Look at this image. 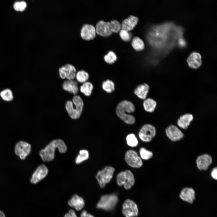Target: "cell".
Segmentation results:
<instances>
[{
    "label": "cell",
    "instance_id": "1",
    "mask_svg": "<svg viewBox=\"0 0 217 217\" xmlns=\"http://www.w3.org/2000/svg\"><path fill=\"white\" fill-rule=\"evenodd\" d=\"M57 148L61 153H65L67 149L66 145L62 140L60 139L53 140L39 151V154L42 160L49 162L53 160Z\"/></svg>",
    "mask_w": 217,
    "mask_h": 217
},
{
    "label": "cell",
    "instance_id": "2",
    "mask_svg": "<svg viewBox=\"0 0 217 217\" xmlns=\"http://www.w3.org/2000/svg\"><path fill=\"white\" fill-rule=\"evenodd\" d=\"M135 106L131 102L126 100L120 102L116 108V113L118 116L125 123L129 124H134L135 121V117L130 114L135 110Z\"/></svg>",
    "mask_w": 217,
    "mask_h": 217
},
{
    "label": "cell",
    "instance_id": "3",
    "mask_svg": "<svg viewBox=\"0 0 217 217\" xmlns=\"http://www.w3.org/2000/svg\"><path fill=\"white\" fill-rule=\"evenodd\" d=\"M72 101L73 102L69 100L66 102L65 108L71 118L76 119L79 118L81 114L84 103L81 98L77 95L73 97Z\"/></svg>",
    "mask_w": 217,
    "mask_h": 217
},
{
    "label": "cell",
    "instance_id": "4",
    "mask_svg": "<svg viewBox=\"0 0 217 217\" xmlns=\"http://www.w3.org/2000/svg\"><path fill=\"white\" fill-rule=\"evenodd\" d=\"M117 181L119 186H123L125 189L128 190L134 184L135 179L132 172L129 170H127L118 174Z\"/></svg>",
    "mask_w": 217,
    "mask_h": 217
},
{
    "label": "cell",
    "instance_id": "5",
    "mask_svg": "<svg viewBox=\"0 0 217 217\" xmlns=\"http://www.w3.org/2000/svg\"><path fill=\"white\" fill-rule=\"evenodd\" d=\"M118 201V197L115 194L102 196L96 205V208L106 211L112 209Z\"/></svg>",
    "mask_w": 217,
    "mask_h": 217
},
{
    "label": "cell",
    "instance_id": "6",
    "mask_svg": "<svg viewBox=\"0 0 217 217\" xmlns=\"http://www.w3.org/2000/svg\"><path fill=\"white\" fill-rule=\"evenodd\" d=\"M115 171V169L113 167L106 166L102 170L98 171L96 176V178L101 188H104L106 184L111 181Z\"/></svg>",
    "mask_w": 217,
    "mask_h": 217
},
{
    "label": "cell",
    "instance_id": "7",
    "mask_svg": "<svg viewBox=\"0 0 217 217\" xmlns=\"http://www.w3.org/2000/svg\"><path fill=\"white\" fill-rule=\"evenodd\" d=\"M156 129L154 126L150 124H146L143 125L140 129L139 136L143 141H150L155 136Z\"/></svg>",
    "mask_w": 217,
    "mask_h": 217
},
{
    "label": "cell",
    "instance_id": "8",
    "mask_svg": "<svg viewBox=\"0 0 217 217\" xmlns=\"http://www.w3.org/2000/svg\"><path fill=\"white\" fill-rule=\"evenodd\" d=\"M31 146L27 142L20 141L15 144L14 148L15 154L21 159H24L30 153Z\"/></svg>",
    "mask_w": 217,
    "mask_h": 217
},
{
    "label": "cell",
    "instance_id": "9",
    "mask_svg": "<svg viewBox=\"0 0 217 217\" xmlns=\"http://www.w3.org/2000/svg\"><path fill=\"white\" fill-rule=\"evenodd\" d=\"M122 213L126 217L137 216L138 214L137 205L131 200H126L122 205Z\"/></svg>",
    "mask_w": 217,
    "mask_h": 217
},
{
    "label": "cell",
    "instance_id": "10",
    "mask_svg": "<svg viewBox=\"0 0 217 217\" xmlns=\"http://www.w3.org/2000/svg\"><path fill=\"white\" fill-rule=\"evenodd\" d=\"M59 75L62 79L74 80L76 77V69L70 63H66L58 69Z\"/></svg>",
    "mask_w": 217,
    "mask_h": 217
},
{
    "label": "cell",
    "instance_id": "11",
    "mask_svg": "<svg viewBox=\"0 0 217 217\" xmlns=\"http://www.w3.org/2000/svg\"><path fill=\"white\" fill-rule=\"evenodd\" d=\"M125 160L130 166L134 168L140 167L143 165L142 162L137 153L132 150H129L126 153Z\"/></svg>",
    "mask_w": 217,
    "mask_h": 217
},
{
    "label": "cell",
    "instance_id": "12",
    "mask_svg": "<svg viewBox=\"0 0 217 217\" xmlns=\"http://www.w3.org/2000/svg\"><path fill=\"white\" fill-rule=\"evenodd\" d=\"M95 27L92 24H85L82 26L80 35L83 39L86 40H93L96 35Z\"/></svg>",
    "mask_w": 217,
    "mask_h": 217
},
{
    "label": "cell",
    "instance_id": "13",
    "mask_svg": "<svg viewBox=\"0 0 217 217\" xmlns=\"http://www.w3.org/2000/svg\"><path fill=\"white\" fill-rule=\"evenodd\" d=\"M95 28L96 33L102 36H108L112 32L110 22L100 20L96 23Z\"/></svg>",
    "mask_w": 217,
    "mask_h": 217
},
{
    "label": "cell",
    "instance_id": "14",
    "mask_svg": "<svg viewBox=\"0 0 217 217\" xmlns=\"http://www.w3.org/2000/svg\"><path fill=\"white\" fill-rule=\"evenodd\" d=\"M165 131L167 137L172 141H178L184 136L182 132L175 125H169L166 128Z\"/></svg>",
    "mask_w": 217,
    "mask_h": 217
},
{
    "label": "cell",
    "instance_id": "15",
    "mask_svg": "<svg viewBox=\"0 0 217 217\" xmlns=\"http://www.w3.org/2000/svg\"><path fill=\"white\" fill-rule=\"evenodd\" d=\"M47 168L44 165L39 166L32 175L30 179L32 183L36 184L45 178L48 174Z\"/></svg>",
    "mask_w": 217,
    "mask_h": 217
},
{
    "label": "cell",
    "instance_id": "16",
    "mask_svg": "<svg viewBox=\"0 0 217 217\" xmlns=\"http://www.w3.org/2000/svg\"><path fill=\"white\" fill-rule=\"evenodd\" d=\"M179 197L182 200L192 204L195 199V192L191 187H185L181 190Z\"/></svg>",
    "mask_w": 217,
    "mask_h": 217
},
{
    "label": "cell",
    "instance_id": "17",
    "mask_svg": "<svg viewBox=\"0 0 217 217\" xmlns=\"http://www.w3.org/2000/svg\"><path fill=\"white\" fill-rule=\"evenodd\" d=\"M212 162V159L211 156L207 154L199 156L196 160L197 167L200 170H207Z\"/></svg>",
    "mask_w": 217,
    "mask_h": 217
},
{
    "label": "cell",
    "instance_id": "18",
    "mask_svg": "<svg viewBox=\"0 0 217 217\" xmlns=\"http://www.w3.org/2000/svg\"><path fill=\"white\" fill-rule=\"evenodd\" d=\"M200 54L196 52H192L187 59L188 66L193 69H197L201 65L202 61Z\"/></svg>",
    "mask_w": 217,
    "mask_h": 217
},
{
    "label": "cell",
    "instance_id": "19",
    "mask_svg": "<svg viewBox=\"0 0 217 217\" xmlns=\"http://www.w3.org/2000/svg\"><path fill=\"white\" fill-rule=\"evenodd\" d=\"M68 204L70 206L74 208L77 211L82 209L85 205L83 198L77 194L72 196L68 201Z\"/></svg>",
    "mask_w": 217,
    "mask_h": 217
},
{
    "label": "cell",
    "instance_id": "20",
    "mask_svg": "<svg viewBox=\"0 0 217 217\" xmlns=\"http://www.w3.org/2000/svg\"><path fill=\"white\" fill-rule=\"evenodd\" d=\"M149 86L146 83L138 85L134 90V94L139 98L146 99L149 90Z\"/></svg>",
    "mask_w": 217,
    "mask_h": 217
},
{
    "label": "cell",
    "instance_id": "21",
    "mask_svg": "<svg viewBox=\"0 0 217 217\" xmlns=\"http://www.w3.org/2000/svg\"><path fill=\"white\" fill-rule=\"evenodd\" d=\"M193 119V115L190 113H186L181 116L178 119L177 124L180 128L186 129L190 125Z\"/></svg>",
    "mask_w": 217,
    "mask_h": 217
},
{
    "label": "cell",
    "instance_id": "22",
    "mask_svg": "<svg viewBox=\"0 0 217 217\" xmlns=\"http://www.w3.org/2000/svg\"><path fill=\"white\" fill-rule=\"evenodd\" d=\"M62 86L64 90L75 95L77 94L79 91L77 82L74 80H65Z\"/></svg>",
    "mask_w": 217,
    "mask_h": 217
},
{
    "label": "cell",
    "instance_id": "23",
    "mask_svg": "<svg viewBox=\"0 0 217 217\" xmlns=\"http://www.w3.org/2000/svg\"><path fill=\"white\" fill-rule=\"evenodd\" d=\"M138 20V18L137 17L131 15L123 21L121 27L122 29L128 31L131 30L134 27Z\"/></svg>",
    "mask_w": 217,
    "mask_h": 217
},
{
    "label": "cell",
    "instance_id": "24",
    "mask_svg": "<svg viewBox=\"0 0 217 217\" xmlns=\"http://www.w3.org/2000/svg\"><path fill=\"white\" fill-rule=\"evenodd\" d=\"M143 106L144 110L148 112H153L157 106L156 102L151 98H147L143 102Z\"/></svg>",
    "mask_w": 217,
    "mask_h": 217
},
{
    "label": "cell",
    "instance_id": "25",
    "mask_svg": "<svg viewBox=\"0 0 217 217\" xmlns=\"http://www.w3.org/2000/svg\"><path fill=\"white\" fill-rule=\"evenodd\" d=\"M93 86L92 83L86 82L83 83L80 87V91L86 96H89L92 94Z\"/></svg>",
    "mask_w": 217,
    "mask_h": 217
},
{
    "label": "cell",
    "instance_id": "26",
    "mask_svg": "<svg viewBox=\"0 0 217 217\" xmlns=\"http://www.w3.org/2000/svg\"><path fill=\"white\" fill-rule=\"evenodd\" d=\"M103 90L108 93H111L115 90V84L113 81L107 79L104 81L102 84Z\"/></svg>",
    "mask_w": 217,
    "mask_h": 217
},
{
    "label": "cell",
    "instance_id": "27",
    "mask_svg": "<svg viewBox=\"0 0 217 217\" xmlns=\"http://www.w3.org/2000/svg\"><path fill=\"white\" fill-rule=\"evenodd\" d=\"M89 157V153L86 150L82 149L79 151V154L77 156L75 162L79 164L87 159Z\"/></svg>",
    "mask_w": 217,
    "mask_h": 217
},
{
    "label": "cell",
    "instance_id": "28",
    "mask_svg": "<svg viewBox=\"0 0 217 217\" xmlns=\"http://www.w3.org/2000/svg\"><path fill=\"white\" fill-rule=\"evenodd\" d=\"M131 44L133 47L137 51L142 50L144 47V42L141 39L138 37H135L133 38Z\"/></svg>",
    "mask_w": 217,
    "mask_h": 217
},
{
    "label": "cell",
    "instance_id": "29",
    "mask_svg": "<svg viewBox=\"0 0 217 217\" xmlns=\"http://www.w3.org/2000/svg\"><path fill=\"white\" fill-rule=\"evenodd\" d=\"M88 73L83 70L78 71L76 74V77L77 81L80 83L86 82L89 78Z\"/></svg>",
    "mask_w": 217,
    "mask_h": 217
},
{
    "label": "cell",
    "instance_id": "30",
    "mask_svg": "<svg viewBox=\"0 0 217 217\" xmlns=\"http://www.w3.org/2000/svg\"><path fill=\"white\" fill-rule=\"evenodd\" d=\"M0 96L3 100L6 101H11L13 98L12 92L8 89L2 90L0 93Z\"/></svg>",
    "mask_w": 217,
    "mask_h": 217
},
{
    "label": "cell",
    "instance_id": "31",
    "mask_svg": "<svg viewBox=\"0 0 217 217\" xmlns=\"http://www.w3.org/2000/svg\"><path fill=\"white\" fill-rule=\"evenodd\" d=\"M126 140L128 145L132 147L136 146L138 143L137 138L133 134H131L127 135L126 137Z\"/></svg>",
    "mask_w": 217,
    "mask_h": 217
},
{
    "label": "cell",
    "instance_id": "32",
    "mask_svg": "<svg viewBox=\"0 0 217 217\" xmlns=\"http://www.w3.org/2000/svg\"><path fill=\"white\" fill-rule=\"evenodd\" d=\"M105 61L109 64L114 63L117 60V57L115 53L112 51H109L104 57Z\"/></svg>",
    "mask_w": 217,
    "mask_h": 217
},
{
    "label": "cell",
    "instance_id": "33",
    "mask_svg": "<svg viewBox=\"0 0 217 217\" xmlns=\"http://www.w3.org/2000/svg\"><path fill=\"white\" fill-rule=\"evenodd\" d=\"M27 6V3L24 1L16 2L13 5V7L15 10L21 12L24 11Z\"/></svg>",
    "mask_w": 217,
    "mask_h": 217
},
{
    "label": "cell",
    "instance_id": "34",
    "mask_svg": "<svg viewBox=\"0 0 217 217\" xmlns=\"http://www.w3.org/2000/svg\"><path fill=\"white\" fill-rule=\"evenodd\" d=\"M140 153L141 158L143 159L148 160L153 156V153L151 152L146 150L143 147L140 149Z\"/></svg>",
    "mask_w": 217,
    "mask_h": 217
},
{
    "label": "cell",
    "instance_id": "35",
    "mask_svg": "<svg viewBox=\"0 0 217 217\" xmlns=\"http://www.w3.org/2000/svg\"><path fill=\"white\" fill-rule=\"evenodd\" d=\"M112 32H118L121 28L120 23L116 20H113L110 21Z\"/></svg>",
    "mask_w": 217,
    "mask_h": 217
},
{
    "label": "cell",
    "instance_id": "36",
    "mask_svg": "<svg viewBox=\"0 0 217 217\" xmlns=\"http://www.w3.org/2000/svg\"><path fill=\"white\" fill-rule=\"evenodd\" d=\"M119 34L121 38L125 41L129 40L131 37V33L123 29H121L120 31Z\"/></svg>",
    "mask_w": 217,
    "mask_h": 217
},
{
    "label": "cell",
    "instance_id": "37",
    "mask_svg": "<svg viewBox=\"0 0 217 217\" xmlns=\"http://www.w3.org/2000/svg\"><path fill=\"white\" fill-rule=\"evenodd\" d=\"M64 217H77L74 211L70 209L68 213H66Z\"/></svg>",
    "mask_w": 217,
    "mask_h": 217
},
{
    "label": "cell",
    "instance_id": "38",
    "mask_svg": "<svg viewBox=\"0 0 217 217\" xmlns=\"http://www.w3.org/2000/svg\"><path fill=\"white\" fill-rule=\"evenodd\" d=\"M211 175L212 177L215 180L217 179V168L216 167L213 168L211 171Z\"/></svg>",
    "mask_w": 217,
    "mask_h": 217
},
{
    "label": "cell",
    "instance_id": "39",
    "mask_svg": "<svg viewBox=\"0 0 217 217\" xmlns=\"http://www.w3.org/2000/svg\"><path fill=\"white\" fill-rule=\"evenodd\" d=\"M80 217H94L92 215L88 213L85 210L82 211L80 214Z\"/></svg>",
    "mask_w": 217,
    "mask_h": 217
},
{
    "label": "cell",
    "instance_id": "40",
    "mask_svg": "<svg viewBox=\"0 0 217 217\" xmlns=\"http://www.w3.org/2000/svg\"><path fill=\"white\" fill-rule=\"evenodd\" d=\"M0 217H5V214L1 210H0Z\"/></svg>",
    "mask_w": 217,
    "mask_h": 217
}]
</instances>
